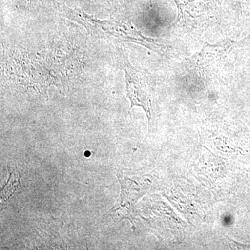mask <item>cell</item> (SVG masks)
<instances>
[{"label": "cell", "mask_w": 250, "mask_h": 250, "mask_svg": "<svg viewBox=\"0 0 250 250\" xmlns=\"http://www.w3.org/2000/svg\"><path fill=\"white\" fill-rule=\"evenodd\" d=\"M93 29L94 34L98 37L103 31L101 36L103 38L104 35H108L121 41L140 44L161 55L167 56V52H169L167 51L168 47L165 42L146 37L131 25L95 19L93 22Z\"/></svg>", "instance_id": "6da1fadb"}, {"label": "cell", "mask_w": 250, "mask_h": 250, "mask_svg": "<svg viewBox=\"0 0 250 250\" xmlns=\"http://www.w3.org/2000/svg\"><path fill=\"white\" fill-rule=\"evenodd\" d=\"M118 62L125 73L127 97L131 101V108L135 106L143 108L150 123L152 106L146 80L141 72L130 63L123 49H119Z\"/></svg>", "instance_id": "7a4b0ae2"}, {"label": "cell", "mask_w": 250, "mask_h": 250, "mask_svg": "<svg viewBox=\"0 0 250 250\" xmlns=\"http://www.w3.org/2000/svg\"><path fill=\"white\" fill-rule=\"evenodd\" d=\"M238 43V41L231 39H225L213 45L206 43L200 52L188 59L189 64L195 70L206 71L225 61Z\"/></svg>", "instance_id": "3957f363"}, {"label": "cell", "mask_w": 250, "mask_h": 250, "mask_svg": "<svg viewBox=\"0 0 250 250\" xmlns=\"http://www.w3.org/2000/svg\"><path fill=\"white\" fill-rule=\"evenodd\" d=\"M9 178L1 191V203H6L21 191V175L16 169L9 168Z\"/></svg>", "instance_id": "277c9868"}]
</instances>
